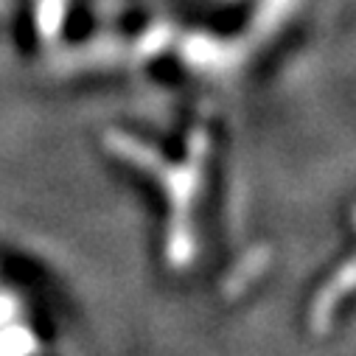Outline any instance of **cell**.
<instances>
[{"label":"cell","mask_w":356,"mask_h":356,"mask_svg":"<svg viewBox=\"0 0 356 356\" xmlns=\"http://www.w3.org/2000/svg\"><path fill=\"white\" fill-rule=\"evenodd\" d=\"M15 314V300L9 295H0V323H6Z\"/></svg>","instance_id":"obj_3"},{"label":"cell","mask_w":356,"mask_h":356,"mask_svg":"<svg viewBox=\"0 0 356 356\" xmlns=\"http://www.w3.org/2000/svg\"><path fill=\"white\" fill-rule=\"evenodd\" d=\"M37 339L26 328H9L0 334V356H34Z\"/></svg>","instance_id":"obj_2"},{"label":"cell","mask_w":356,"mask_h":356,"mask_svg":"<svg viewBox=\"0 0 356 356\" xmlns=\"http://www.w3.org/2000/svg\"><path fill=\"white\" fill-rule=\"evenodd\" d=\"M350 275H353L350 264H345V270H342V284H331V286L320 295V300H317V306H314V312H312V317H314V323H317L320 331H325L328 317H331V306H337L339 295L350 292Z\"/></svg>","instance_id":"obj_1"}]
</instances>
